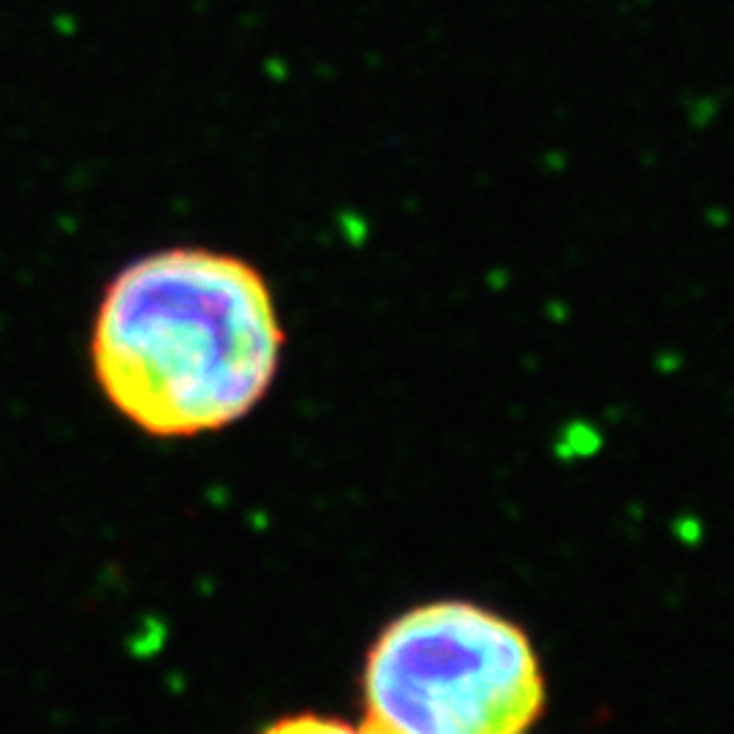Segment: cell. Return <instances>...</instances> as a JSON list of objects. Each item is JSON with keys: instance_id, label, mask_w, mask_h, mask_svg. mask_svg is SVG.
<instances>
[{"instance_id": "cell-3", "label": "cell", "mask_w": 734, "mask_h": 734, "mask_svg": "<svg viewBox=\"0 0 734 734\" xmlns=\"http://www.w3.org/2000/svg\"><path fill=\"white\" fill-rule=\"evenodd\" d=\"M261 734H365L362 726H351L338 718H321V715H291L281 718L278 724L267 726Z\"/></svg>"}, {"instance_id": "cell-1", "label": "cell", "mask_w": 734, "mask_h": 734, "mask_svg": "<svg viewBox=\"0 0 734 734\" xmlns=\"http://www.w3.org/2000/svg\"><path fill=\"white\" fill-rule=\"evenodd\" d=\"M286 332L264 272L245 256L169 245L109 278L90 329L98 389L161 438L221 430L272 387Z\"/></svg>"}, {"instance_id": "cell-2", "label": "cell", "mask_w": 734, "mask_h": 734, "mask_svg": "<svg viewBox=\"0 0 734 734\" xmlns=\"http://www.w3.org/2000/svg\"><path fill=\"white\" fill-rule=\"evenodd\" d=\"M362 683L365 734H522L544 710L528 634L468 601H433L389 623Z\"/></svg>"}]
</instances>
